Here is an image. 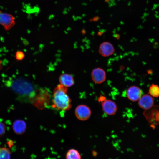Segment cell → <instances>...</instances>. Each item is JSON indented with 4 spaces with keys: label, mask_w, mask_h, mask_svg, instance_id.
Returning a JSON list of instances; mask_svg holds the SVG:
<instances>
[{
    "label": "cell",
    "mask_w": 159,
    "mask_h": 159,
    "mask_svg": "<svg viewBox=\"0 0 159 159\" xmlns=\"http://www.w3.org/2000/svg\"><path fill=\"white\" fill-rule=\"evenodd\" d=\"M5 84L19 97L29 100L35 91L32 84L21 78L9 77Z\"/></svg>",
    "instance_id": "obj_1"
},
{
    "label": "cell",
    "mask_w": 159,
    "mask_h": 159,
    "mask_svg": "<svg viewBox=\"0 0 159 159\" xmlns=\"http://www.w3.org/2000/svg\"><path fill=\"white\" fill-rule=\"evenodd\" d=\"M67 87L61 84L54 88L52 97L54 107L63 111L68 110L71 108V100L67 93Z\"/></svg>",
    "instance_id": "obj_2"
},
{
    "label": "cell",
    "mask_w": 159,
    "mask_h": 159,
    "mask_svg": "<svg viewBox=\"0 0 159 159\" xmlns=\"http://www.w3.org/2000/svg\"><path fill=\"white\" fill-rule=\"evenodd\" d=\"M49 95L44 90H35L29 100L31 103L40 109L45 107L49 102Z\"/></svg>",
    "instance_id": "obj_3"
},
{
    "label": "cell",
    "mask_w": 159,
    "mask_h": 159,
    "mask_svg": "<svg viewBox=\"0 0 159 159\" xmlns=\"http://www.w3.org/2000/svg\"><path fill=\"white\" fill-rule=\"evenodd\" d=\"M15 18L12 15L0 10V25L4 29L8 30L14 26L15 24Z\"/></svg>",
    "instance_id": "obj_4"
},
{
    "label": "cell",
    "mask_w": 159,
    "mask_h": 159,
    "mask_svg": "<svg viewBox=\"0 0 159 159\" xmlns=\"http://www.w3.org/2000/svg\"><path fill=\"white\" fill-rule=\"evenodd\" d=\"M75 113L76 117L79 120L85 121L90 117L91 111L87 106L81 105L78 106L75 109Z\"/></svg>",
    "instance_id": "obj_5"
},
{
    "label": "cell",
    "mask_w": 159,
    "mask_h": 159,
    "mask_svg": "<svg viewBox=\"0 0 159 159\" xmlns=\"http://www.w3.org/2000/svg\"><path fill=\"white\" fill-rule=\"evenodd\" d=\"M101 102L102 110L105 114L112 115L116 113L117 110V107L114 101L105 99Z\"/></svg>",
    "instance_id": "obj_6"
},
{
    "label": "cell",
    "mask_w": 159,
    "mask_h": 159,
    "mask_svg": "<svg viewBox=\"0 0 159 159\" xmlns=\"http://www.w3.org/2000/svg\"><path fill=\"white\" fill-rule=\"evenodd\" d=\"M91 77L94 82L97 84H101L105 80L106 74L103 69L97 67L92 70L91 73Z\"/></svg>",
    "instance_id": "obj_7"
},
{
    "label": "cell",
    "mask_w": 159,
    "mask_h": 159,
    "mask_svg": "<svg viewBox=\"0 0 159 159\" xmlns=\"http://www.w3.org/2000/svg\"><path fill=\"white\" fill-rule=\"evenodd\" d=\"M126 94L127 97L129 100L135 102L139 100L142 96V91L138 87L132 86L127 89Z\"/></svg>",
    "instance_id": "obj_8"
},
{
    "label": "cell",
    "mask_w": 159,
    "mask_h": 159,
    "mask_svg": "<svg viewBox=\"0 0 159 159\" xmlns=\"http://www.w3.org/2000/svg\"><path fill=\"white\" fill-rule=\"evenodd\" d=\"M115 52L113 45L107 42H104L100 45L99 48V54L104 57H108L112 55Z\"/></svg>",
    "instance_id": "obj_9"
},
{
    "label": "cell",
    "mask_w": 159,
    "mask_h": 159,
    "mask_svg": "<svg viewBox=\"0 0 159 159\" xmlns=\"http://www.w3.org/2000/svg\"><path fill=\"white\" fill-rule=\"evenodd\" d=\"M154 103V100L152 97L147 94L141 96L138 102L139 106L142 108L147 110L151 108Z\"/></svg>",
    "instance_id": "obj_10"
},
{
    "label": "cell",
    "mask_w": 159,
    "mask_h": 159,
    "mask_svg": "<svg viewBox=\"0 0 159 159\" xmlns=\"http://www.w3.org/2000/svg\"><path fill=\"white\" fill-rule=\"evenodd\" d=\"M12 127L15 133L18 135H21L25 132L26 128V124L23 120L17 119L13 122Z\"/></svg>",
    "instance_id": "obj_11"
},
{
    "label": "cell",
    "mask_w": 159,
    "mask_h": 159,
    "mask_svg": "<svg viewBox=\"0 0 159 159\" xmlns=\"http://www.w3.org/2000/svg\"><path fill=\"white\" fill-rule=\"evenodd\" d=\"M59 80L60 84L67 87L72 86L74 83L72 76L67 74H61L59 78Z\"/></svg>",
    "instance_id": "obj_12"
},
{
    "label": "cell",
    "mask_w": 159,
    "mask_h": 159,
    "mask_svg": "<svg viewBox=\"0 0 159 159\" xmlns=\"http://www.w3.org/2000/svg\"><path fill=\"white\" fill-rule=\"evenodd\" d=\"M67 159H80L81 156L77 150L72 149L68 150L66 155Z\"/></svg>",
    "instance_id": "obj_13"
},
{
    "label": "cell",
    "mask_w": 159,
    "mask_h": 159,
    "mask_svg": "<svg viewBox=\"0 0 159 159\" xmlns=\"http://www.w3.org/2000/svg\"><path fill=\"white\" fill-rule=\"evenodd\" d=\"M11 152L6 147H0V159H10Z\"/></svg>",
    "instance_id": "obj_14"
},
{
    "label": "cell",
    "mask_w": 159,
    "mask_h": 159,
    "mask_svg": "<svg viewBox=\"0 0 159 159\" xmlns=\"http://www.w3.org/2000/svg\"><path fill=\"white\" fill-rule=\"evenodd\" d=\"M149 93L152 96L158 97H159V87L157 85L152 84L150 87Z\"/></svg>",
    "instance_id": "obj_15"
},
{
    "label": "cell",
    "mask_w": 159,
    "mask_h": 159,
    "mask_svg": "<svg viewBox=\"0 0 159 159\" xmlns=\"http://www.w3.org/2000/svg\"><path fill=\"white\" fill-rule=\"evenodd\" d=\"M6 129L5 124L4 123L0 122V137L4 135L6 132Z\"/></svg>",
    "instance_id": "obj_16"
},
{
    "label": "cell",
    "mask_w": 159,
    "mask_h": 159,
    "mask_svg": "<svg viewBox=\"0 0 159 159\" xmlns=\"http://www.w3.org/2000/svg\"><path fill=\"white\" fill-rule=\"evenodd\" d=\"M154 121L155 124L159 123V111L157 110L155 112L154 115Z\"/></svg>",
    "instance_id": "obj_17"
},
{
    "label": "cell",
    "mask_w": 159,
    "mask_h": 159,
    "mask_svg": "<svg viewBox=\"0 0 159 159\" xmlns=\"http://www.w3.org/2000/svg\"><path fill=\"white\" fill-rule=\"evenodd\" d=\"M24 57V53L21 51H18L16 53V59L18 60L22 59Z\"/></svg>",
    "instance_id": "obj_18"
},
{
    "label": "cell",
    "mask_w": 159,
    "mask_h": 159,
    "mask_svg": "<svg viewBox=\"0 0 159 159\" xmlns=\"http://www.w3.org/2000/svg\"><path fill=\"white\" fill-rule=\"evenodd\" d=\"M7 144L9 147H11L13 145L14 142L12 140H9L7 142Z\"/></svg>",
    "instance_id": "obj_19"
},
{
    "label": "cell",
    "mask_w": 159,
    "mask_h": 159,
    "mask_svg": "<svg viewBox=\"0 0 159 159\" xmlns=\"http://www.w3.org/2000/svg\"><path fill=\"white\" fill-rule=\"evenodd\" d=\"M105 99V98L104 96H101L99 98L98 100L99 102H101Z\"/></svg>",
    "instance_id": "obj_20"
}]
</instances>
